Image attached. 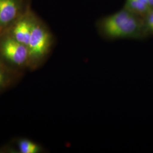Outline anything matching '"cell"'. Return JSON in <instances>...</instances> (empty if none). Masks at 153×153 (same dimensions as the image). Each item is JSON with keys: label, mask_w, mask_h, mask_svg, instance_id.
I'll return each instance as SVG.
<instances>
[{"label": "cell", "mask_w": 153, "mask_h": 153, "mask_svg": "<svg viewBox=\"0 0 153 153\" xmlns=\"http://www.w3.org/2000/svg\"><path fill=\"white\" fill-rule=\"evenodd\" d=\"M141 16L123 7L119 11L100 18L97 23L100 35L109 40L140 39L148 31Z\"/></svg>", "instance_id": "1"}, {"label": "cell", "mask_w": 153, "mask_h": 153, "mask_svg": "<svg viewBox=\"0 0 153 153\" xmlns=\"http://www.w3.org/2000/svg\"><path fill=\"white\" fill-rule=\"evenodd\" d=\"M51 43L52 37L49 31L40 24L33 23L27 45L28 56L35 59L43 57L49 52Z\"/></svg>", "instance_id": "2"}, {"label": "cell", "mask_w": 153, "mask_h": 153, "mask_svg": "<svg viewBox=\"0 0 153 153\" xmlns=\"http://www.w3.org/2000/svg\"><path fill=\"white\" fill-rule=\"evenodd\" d=\"M1 51L6 58L16 65H22L28 56L27 47L14 38L6 39L2 42Z\"/></svg>", "instance_id": "3"}, {"label": "cell", "mask_w": 153, "mask_h": 153, "mask_svg": "<svg viewBox=\"0 0 153 153\" xmlns=\"http://www.w3.org/2000/svg\"><path fill=\"white\" fill-rule=\"evenodd\" d=\"M19 4L16 0H0V25L7 26L18 14Z\"/></svg>", "instance_id": "4"}, {"label": "cell", "mask_w": 153, "mask_h": 153, "mask_svg": "<svg viewBox=\"0 0 153 153\" xmlns=\"http://www.w3.org/2000/svg\"><path fill=\"white\" fill-rule=\"evenodd\" d=\"M33 23L27 19L19 21L14 28L13 38L27 47L33 29Z\"/></svg>", "instance_id": "5"}, {"label": "cell", "mask_w": 153, "mask_h": 153, "mask_svg": "<svg viewBox=\"0 0 153 153\" xmlns=\"http://www.w3.org/2000/svg\"><path fill=\"white\" fill-rule=\"evenodd\" d=\"M140 16H145L152 9L148 0H126L124 6Z\"/></svg>", "instance_id": "6"}, {"label": "cell", "mask_w": 153, "mask_h": 153, "mask_svg": "<svg viewBox=\"0 0 153 153\" xmlns=\"http://www.w3.org/2000/svg\"><path fill=\"white\" fill-rule=\"evenodd\" d=\"M20 152L22 153H36L40 150V148L35 143L28 140H23L19 143Z\"/></svg>", "instance_id": "7"}, {"label": "cell", "mask_w": 153, "mask_h": 153, "mask_svg": "<svg viewBox=\"0 0 153 153\" xmlns=\"http://www.w3.org/2000/svg\"><path fill=\"white\" fill-rule=\"evenodd\" d=\"M145 16L144 21L148 33H153V10L151 9Z\"/></svg>", "instance_id": "8"}, {"label": "cell", "mask_w": 153, "mask_h": 153, "mask_svg": "<svg viewBox=\"0 0 153 153\" xmlns=\"http://www.w3.org/2000/svg\"><path fill=\"white\" fill-rule=\"evenodd\" d=\"M4 78V77L3 73H2V71H0V86H1V84L2 83V82H3Z\"/></svg>", "instance_id": "9"}, {"label": "cell", "mask_w": 153, "mask_h": 153, "mask_svg": "<svg viewBox=\"0 0 153 153\" xmlns=\"http://www.w3.org/2000/svg\"><path fill=\"white\" fill-rule=\"evenodd\" d=\"M149 1V5H150V6L152 7H153V0H148Z\"/></svg>", "instance_id": "10"}]
</instances>
